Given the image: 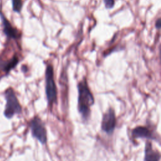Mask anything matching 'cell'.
Listing matches in <instances>:
<instances>
[{
    "label": "cell",
    "instance_id": "cell-12",
    "mask_svg": "<svg viewBox=\"0 0 161 161\" xmlns=\"http://www.w3.org/2000/svg\"><path fill=\"white\" fill-rule=\"evenodd\" d=\"M155 28L157 29V30H159L161 27V21H160V18H158L156 21H155Z\"/></svg>",
    "mask_w": 161,
    "mask_h": 161
},
{
    "label": "cell",
    "instance_id": "cell-7",
    "mask_svg": "<svg viewBox=\"0 0 161 161\" xmlns=\"http://www.w3.org/2000/svg\"><path fill=\"white\" fill-rule=\"evenodd\" d=\"M131 136L134 139L146 138L148 140H157V134L150 127L146 126H138L131 131Z\"/></svg>",
    "mask_w": 161,
    "mask_h": 161
},
{
    "label": "cell",
    "instance_id": "cell-4",
    "mask_svg": "<svg viewBox=\"0 0 161 161\" xmlns=\"http://www.w3.org/2000/svg\"><path fill=\"white\" fill-rule=\"evenodd\" d=\"M32 136L37 139L42 144L47 143V135L45 125L38 116H34L29 123Z\"/></svg>",
    "mask_w": 161,
    "mask_h": 161
},
{
    "label": "cell",
    "instance_id": "cell-10",
    "mask_svg": "<svg viewBox=\"0 0 161 161\" xmlns=\"http://www.w3.org/2000/svg\"><path fill=\"white\" fill-rule=\"evenodd\" d=\"M11 1H12L13 10L16 13H19L23 7L22 0H11Z\"/></svg>",
    "mask_w": 161,
    "mask_h": 161
},
{
    "label": "cell",
    "instance_id": "cell-2",
    "mask_svg": "<svg viewBox=\"0 0 161 161\" xmlns=\"http://www.w3.org/2000/svg\"><path fill=\"white\" fill-rule=\"evenodd\" d=\"M45 94L49 107L57 102V89L54 78L53 67L52 64L47 65L45 72Z\"/></svg>",
    "mask_w": 161,
    "mask_h": 161
},
{
    "label": "cell",
    "instance_id": "cell-3",
    "mask_svg": "<svg viewBox=\"0 0 161 161\" xmlns=\"http://www.w3.org/2000/svg\"><path fill=\"white\" fill-rule=\"evenodd\" d=\"M6 100L4 114L7 118H11L16 114H20L22 111L21 106L16 96L14 90L9 87L4 93Z\"/></svg>",
    "mask_w": 161,
    "mask_h": 161
},
{
    "label": "cell",
    "instance_id": "cell-9",
    "mask_svg": "<svg viewBox=\"0 0 161 161\" xmlns=\"http://www.w3.org/2000/svg\"><path fill=\"white\" fill-rule=\"evenodd\" d=\"M19 62V58L16 55H14L10 60L7 61H2L0 62V68L6 72H9L14 69Z\"/></svg>",
    "mask_w": 161,
    "mask_h": 161
},
{
    "label": "cell",
    "instance_id": "cell-11",
    "mask_svg": "<svg viewBox=\"0 0 161 161\" xmlns=\"http://www.w3.org/2000/svg\"><path fill=\"white\" fill-rule=\"evenodd\" d=\"M103 2L106 9H111L114 6V0H103Z\"/></svg>",
    "mask_w": 161,
    "mask_h": 161
},
{
    "label": "cell",
    "instance_id": "cell-8",
    "mask_svg": "<svg viewBox=\"0 0 161 161\" xmlns=\"http://www.w3.org/2000/svg\"><path fill=\"white\" fill-rule=\"evenodd\" d=\"M160 154L158 150H154L150 142L147 141L145 146L144 161H159Z\"/></svg>",
    "mask_w": 161,
    "mask_h": 161
},
{
    "label": "cell",
    "instance_id": "cell-5",
    "mask_svg": "<svg viewBox=\"0 0 161 161\" xmlns=\"http://www.w3.org/2000/svg\"><path fill=\"white\" fill-rule=\"evenodd\" d=\"M116 118L114 110L109 108L103 114L101 127L102 131L108 135H111L116 128Z\"/></svg>",
    "mask_w": 161,
    "mask_h": 161
},
{
    "label": "cell",
    "instance_id": "cell-6",
    "mask_svg": "<svg viewBox=\"0 0 161 161\" xmlns=\"http://www.w3.org/2000/svg\"><path fill=\"white\" fill-rule=\"evenodd\" d=\"M0 17L3 26V32L6 37L14 40L19 39L21 36V32L11 25L1 11H0Z\"/></svg>",
    "mask_w": 161,
    "mask_h": 161
},
{
    "label": "cell",
    "instance_id": "cell-1",
    "mask_svg": "<svg viewBox=\"0 0 161 161\" xmlns=\"http://www.w3.org/2000/svg\"><path fill=\"white\" fill-rule=\"evenodd\" d=\"M77 109L82 120L88 121L91 115V107L94 104V98L87 84L86 77L77 84Z\"/></svg>",
    "mask_w": 161,
    "mask_h": 161
}]
</instances>
